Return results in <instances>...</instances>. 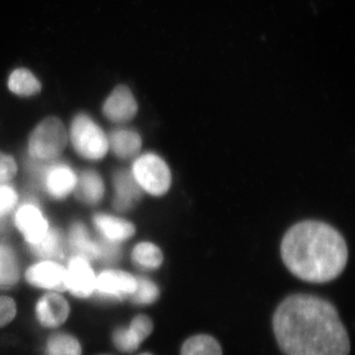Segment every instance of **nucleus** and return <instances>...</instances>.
I'll use <instances>...</instances> for the list:
<instances>
[{
	"mask_svg": "<svg viewBox=\"0 0 355 355\" xmlns=\"http://www.w3.org/2000/svg\"><path fill=\"white\" fill-rule=\"evenodd\" d=\"M132 259L133 263L141 270H155L163 261L161 250L153 243H139L133 249Z\"/></svg>",
	"mask_w": 355,
	"mask_h": 355,
	"instance_id": "obj_19",
	"label": "nucleus"
},
{
	"mask_svg": "<svg viewBox=\"0 0 355 355\" xmlns=\"http://www.w3.org/2000/svg\"><path fill=\"white\" fill-rule=\"evenodd\" d=\"M18 196L12 187L0 184V216H6L15 207Z\"/></svg>",
	"mask_w": 355,
	"mask_h": 355,
	"instance_id": "obj_26",
	"label": "nucleus"
},
{
	"mask_svg": "<svg viewBox=\"0 0 355 355\" xmlns=\"http://www.w3.org/2000/svg\"><path fill=\"white\" fill-rule=\"evenodd\" d=\"M76 196L77 200L85 205H97L104 196V183L102 178L94 171H84L76 181Z\"/></svg>",
	"mask_w": 355,
	"mask_h": 355,
	"instance_id": "obj_15",
	"label": "nucleus"
},
{
	"mask_svg": "<svg viewBox=\"0 0 355 355\" xmlns=\"http://www.w3.org/2000/svg\"><path fill=\"white\" fill-rule=\"evenodd\" d=\"M113 342L116 349L123 354H132L139 349V345L144 343L132 327L130 328H119L114 331Z\"/></svg>",
	"mask_w": 355,
	"mask_h": 355,
	"instance_id": "obj_25",
	"label": "nucleus"
},
{
	"mask_svg": "<svg viewBox=\"0 0 355 355\" xmlns=\"http://www.w3.org/2000/svg\"><path fill=\"white\" fill-rule=\"evenodd\" d=\"M49 355H81V345L74 336L67 334L51 336L48 342Z\"/></svg>",
	"mask_w": 355,
	"mask_h": 355,
	"instance_id": "obj_22",
	"label": "nucleus"
},
{
	"mask_svg": "<svg viewBox=\"0 0 355 355\" xmlns=\"http://www.w3.org/2000/svg\"><path fill=\"white\" fill-rule=\"evenodd\" d=\"M62 236L57 229H49L43 239L37 244L32 245L33 251L41 258H57L62 251Z\"/></svg>",
	"mask_w": 355,
	"mask_h": 355,
	"instance_id": "obj_23",
	"label": "nucleus"
},
{
	"mask_svg": "<svg viewBox=\"0 0 355 355\" xmlns=\"http://www.w3.org/2000/svg\"><path fill=\"white\" fill-rule=\"evenodd\" d=\"M159 294V288L153 280L137 277V288L130 298L135 304L149 305L157 300Z\"/></svg>",
	"mask_w": 355,
	"mask_h": 355,
	"instance_id": "obj_24",
	"label": "nucleus"
},
{
	"mask_svg": "<svg viewBox=\"0 0 355 355\" xmlns=\"http://www.w3.org/2000/svg\"><path fill=\"white\" fill-rule=\"evenodd\" d=\"M140 355H153V354H140Z\"/></svg>",
	"mask_w": 355,
	"mask_h": 355,
	"instance_id": "obj_29",
	"label": "nucleus"
},
{
	"mask_svg": "<svg viewBox=\"0 0 355 355\" xmlns=\"http://www.w3.org/2000/svg\"><path fill=\"white\" fill-rule=\"evenodd\" d=\"M65 268L53 261H42L30 266L26 272V280L40 288L62 291L64 286Z\"/></svg>",
	"mask_w": 355,
	"mask_h": 355,
	"instance_id": "obj_9",
	"label": "nucleus"
},
{
	"mask_svg": "<svg viewBox=\"0 0 355 355\" xmlns=\"http://www.w3.org/2000/svg\"><path fill=\"white\" fill-rule=\"evenodd\" d=\"M132 176L141 190L155 197L165 195L171 186L169 167L162 158L153 153H146L135 161Z\"/></svg>",
	"mask_w": 355,
	"mask_h": 355,
	"instance_id": "obj_5",
	"label": "nucleus"
},
{
	"mask_svg": "<svg viewBox=\"0 0 355 355\" xmlns=\"http://www.w3.org/2000/svg\"><path fill=\"white\" fill-rule=\"evenodd\" d=\"M15 223L26 241L31 245L41 241L49 230V224L38 207L25 205L18 209Z\"/></svg>",
	"mask_w": 355,
	"mask_h": 355,
	"instance_id": "obj_10",
	"label": "nucleus"
},
{
	"mask_svg": "<svg viewBox=\"0 0 355 355\" xmlns=\"http://www.w3.org/2000/svg\"><path fill=\"white\" fill-rule=\"evenodd\" d=\"M17 166L10 155L0 151V184L10 181L15 177Z\"/></svg>",
	"mask_w": 355,
	"mask_h": 355,
	"instance_id": "obj_27",
	"label": "nucleus"
},
{
	"mask_svg": "<svg viewBox=\"0 0 355 355\" xmlns=\"http://www.w3.org/2000/svg\"><path fill=\"white\" fill-rule=\"evenodd\" d=\"M19 270L12 250L0 246V288L8 289L17 284Z\"/></svg>",
	"mask_w": 355,
	"mask_h": 355,
	"instance_id": "obj_20",
	"label": "nucleus"
},
{
	"mask_svg": "<svg viewBox=\"0 0 355 355\" xmlns=\"http://www.w3.org/2000/svg\"><path fill=\"white\" fill-rule=\"evenodd\" d=\"M69 242L72 249L80 254L78 257H81L85 260L99 257V245L91 240L87 229L83 223H76L72 225L70 229Z\"/></svg>",
	"mask_w": 355,
	"mask_h": 355,
	"instance_id": "obj_17",
	"label": "nucleus"
},
{
	"mask_svg": "<svg viewBox=\"0 0 355 355\" xmlns=\"http://www.w3.org/2000/svg\"><path fill=\"white\" fill-rule=\"evenodd\" d=\"M94 272L87 260L74 257L65 270L64 286L77 298H87L95 291Z\"/></svg>",
	"mask_w": 355,
	"mask_h": 355,
	"instance_id": "obj_6",
	"label": "nucleus"
},
{
	"mask_svg": "<svg viewBox=\"0 0 355 355\" xmlns=\"http://www.w3.org/2000/svg\"><path fill=\"white\" fill-rule=\"evenodd\" d=\"M93 222L98 230L111 242L125 241L135 233L133 224L119 217L97 214L93 218Z\"/></svg>",
	"mask_w": 355,
	"mask_h": 355,
	"instance_id": "obj_14",
	"label": "nucleus"
},
{
	"mask_svg": "<svg viewBox=\"0 0 355 355\" xmlns=\"http://www.w3.org/2000/svg\"><path fill=\"white\" fill-rule=\"evenodd\" d=\"M36 313L42 326L57 328L67 321L69 315V305L62 295L50 292L40 299Z\"/></svg>",
	"mask_w": 355,
	"mask_h": 355,
	"instance_id": "obj_11",
	"label": "nucleus"
},
{
	"mask_svg": "<svg viewBox=\"0 0 355 355\" xmlns=\"http://www.w3.org/2000/svg\"><path fill=\"white\" fill-rule=\"evenodd\" d=\"M137 103L128 86L119 85L107 98L103 106L106 118L116 123H123L135 118L137 113Z\"/></svg>",
	"mask_w": 355,
	"mask_h": 355,
	"instance_id": "obj_7",
	"label": "nucleus"
},
{
	"mask_svg": "<svg viewBox=\"0 0 355 355\" xmlns=\"http://www.w3.org/2000/svg\"><path fill=\"white\" fill-rule=\"evenodd\" d=\"M114 207L118 211H128L141 197V188L135 181L132 173L119 171L114 177Z\"/></svg>",
	"mask_w": 355,
	"mask_h": 355,
	"instance_id": "obj_12",
	"label": "nucleus"
},
{
	"mask_svg": "<svg viewBox=\"0 0 355 355\" xmlns=\"http://www.w3.org/2000/svg\"><path fill=\"white\" fill-rule=\"evenodd\" d=\"M8 88L14 94L29 97L41 91V83L30 70L17 69L9 76Z\"/></svg>",
	"mask_w": 355,
	"mask_h": 355,
	"instance_id": "obj_18",
	"label": "nucleus"
},
{
	"mask_svg": "<svg viewBox=\"0 0 355 355\" xmlns=\"http://www.w3.org/2000/svg\"><path fill=\"white\" fill-rule=\"evenodd\" d=\"M67 144V133L64 123L58 118L44 119L33 130L29 140V153L40 160L58 157Z\"/></svg>",
	"mask_w": 355,
	"mask_h": 355,
	"instance_id": "obj_4",
	"label": "nucleus"
},
{
	"mask_svg": "<svg viewBox=\"0 0 355 355\" xmlns=\"http://www.w3.org/2000/svg\"><path fill=\"white\" fill-rule=\"evenodd\" d=\"M273 331L286 355H349L350 343L338 311L324 299L289 296L275 311Z\"/></svg>",
	"mask_w": 355,
	"mask_h": 355,
	"instance_id": "obj_1",
	"label": "nucleus"
},
{
	"mask_svg": "<svg viewBox=\"0 0 355 355\" xmlns=\"http://www.w3.org/2000/svg\"><path fill=\"white\" fill-rule=\"evenodd\" d=\"M16 304L12 298L1 296L0 297V328L10 323L15 318Z\"/></svg>",
	"mask_w": 355,
	"mask_h": 355,
	"instance_id": "obj_28",
	"label": "nucleus"
},
{
	"mask_svg": "<svg viewBox=\"0 0 355 355\" xmlns=\"http://www.w3.org/2000/svg\"><path fill=\"white\" fill-rule=\"evenodd\" d=\"M70 140L76 153L88 160H100L109 150L104 132L85 114H77L72 121Z\"/></svg>",
	"mask_w": 355,
	"mask_h": 355,
	"instance_id": "obj_3",
	"label": "nucleus"
},
{
	"mask_svg": "<svg viewBox=\"0 0 355 355\" xmlns=\"http://www.w3.org/2000/svg\"><path fill=\"white\" fill-rule=\"evenodd\" d=\"M181 355H222L220 345L212 336L198 335L184 342Z\"/></svg>",
	"mask_w": 355,
	"mask_h": 355,
	"instance_id": "obj_21",
	"label": "nucleus"
},
{
	"mask_svg": "<svg viewBox=\"0 0 355 355\" xmlns=\"http://www.w3.org/2000/svg\"><path fill=\"white\" fill-rule=\"evenodd\" d=\"M110 146L119 158L133 157L141 148V137L132 130L121 128L110 135Z\"/></svg>",
	"mask_w": 355,
	"mask_h": 355,
	"instance_id": "obj_16",
	"label": "nucleus"
},
{
	"mask_svg": "<svg viewBox=\"0 0 355 355\" xmlns=\"http://www.w3.org/2000/svg\"><path fill=\"white\" fill-rule=\"evenodd\" d=\"M76 176L69 166L53 165L46 172L44 178L46 191L51 197L64 198L74 190Z\"/></svg>",
	"mask_w": 355,
	"mask_h": 355,
	"instance_id": "obj_13",
	"label": "nucleus"
},
{
	"mask_svg": "<svg viewBox=\"0 0 355 355\" xmlns=\"http://www.w3.org/2000/svg\"><path fill=\"white\" fill-rule=\"evenodd\" d=\"M137 288V277L123 270H105L96 279L95 291L102 295L130 297Z\"/></svg>",
	"mask_w": 355,
	"mask_h": 355,
	"instance_id": "obj_8",
	"label": "nucleus"
},
{
	"mask_svg": "<svg viewBox=\"0 0 355 355\" xmlns=\"http://www.w3.org/2000/svg\"><path fill=\"white\" fill-rule=\"evenodd\" d=\"M282 257L298 279L324 284L338 277L347 263V247L335 228L318 221H304L287 231Z\"/></svg>",
	"mask_w": 355,
	"mask_h": 355,
	"instance_id": "obj_2",
	"label": "nucleus"
}]
</instances>
